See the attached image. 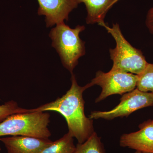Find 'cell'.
<instances>
[{
  "label": "cell",
  "mask_w": 153,
  "mask_h": 153,
  "mask_svg": "<svg viewBox=\"0 0 153 153\" xmlns=\"http://www.w3.org/2000/svg\"><path fill=\"white\" fill-rule=\"evenodd\" d=\"M138 131L121 136L120 145L139 152L153 153V120H149L139 126Z\"/></svg>",
  "instance_id": "ba28073f"
},
{
  "label": "cell",
  "mask_w": 153,
  "mask_h": 153,
  "mask_svg": "<svg viewBox=\"0 0 153 153\" xmlns=\"http://www.w3.org/2000/svg\"><path fill=\"white\" fill-rule=\"evenodd\" d=\"M137 76L132 73L110 70L108 72L98 71L95 77L89 82L90 87L97 85L102 88L101 93L95 102L104 100L110 96L122 95L136 88Z\"/></svg>",
  "instance_id": "5b68a950"
},
{
  "label": "cell",
  "mask_w": 153,
  "mask_h": 153,
  "mask_svg": "<svg viewBox=\"0 0 153 153\" xmlns=\"http://www.w3.org/2000/svg\"><path fill=\"white\" fill-rule=\"evenodd\" d=\"M50 114L46 111H31L11 115L0 123V137L23 136L49 139L51 133L48 126Z\"/></svg>",
  "instance_id": "3957f363"
},
{
  "label": "cell",
  "mask_w": 153,
  "mask_h": 153,
  "mask_svg": "<svg viewBox=\"0 0 153 153\" xmlns=\"http://www.w3.org/2000/svg\"><path fill=\"white\" fill-rule=\"evenodd\" d=\"M120 102L108 111H94L89 118L91 119H103L112 120L117 117L128 116L138 110L153 106V93L144 92L136 88L123 94Z\"/></svg>",
  "instance_id": "8992f818"
},
{
  "label": "cell",
  "mask_w": 153,
  "mask_h": 153,
  "mask_svg": "<svg viewBox=\"0 0 153 153\" xmlns=\"http://www.w3.org/2000/svg\"><path fill=\"white\" fill-rule=\"evenodd\" d=\"M108 33L114 38L116 46L109 50L110 56L113 61L111 70L140 74L148 64L143 52L130 44L126 40L118 24L110 27L105 24L102 25Z\"/></svg>",
  "instance_id": "277c9868"
},
{
  "label": "cell",
  "mask_w": 153,
  "mask_h": 153,
  "mask_svg": "<svg viewBox=\"0 0 153 153\" xmlns=\"http://www.w3.org/2000/svg\"><path fill=\"white\" fill-rule=\"evenodd\" d=\"M85 29L80 25L72 29L64 22L56 25L49 33L52 47L57 51L63 66L71 74L79 58L85 54V42L79 37Z\"/></svg>",
  "instance_id": "7a4b0ae2"
},
{
  "label": "cell",
  "mask_w": 153,
  "mask_h": 153,
  "mask_svg": "<svg viewBox=\"0 0 153 153\" xmlns=\"http://www.w3.org/2000/svg\"></svg>",
  "instance_id": "ac0fdd59"
},
{
  "label": "cell",
  "mask_w": 153,
  "mask_h": 153,
  "mask_svg": "<svg viewBox=\"0 0 153 153\" xmlns=\"http://www.w3.org/2000/svg\"><path fill=\"white\" fill-rule=\"evenodd\" d=\"M117 0H77L78 4L83 3L87 12L86 22L88 25L98 24L102 26L110 9Z\"/></svg>",
  "instance_id": "30bf717a"
},
{
  "label": "cell",
  "mask_w": 153,
  "mask_h": 153,
  "mask_svg": "<svg viewBox=\"0 0 153 153\" xmlns=\"http://www.w3.org/2000/svg\"><path fill=\"white\" fill-rule=\"evenodd\" d=\"M146 25L150 33L153 35V7L149 10L147 14Z\"/></svg>",
  "instance_id": "9a60e30c"
},
{
  "label": "cell",
  "mask_w": 153,
  "mask_h": 153,
  "mask_svg": "<svg viewBox=\"0 0 153 153\" xmlns=\"http://www.w3.org/2000/svg\"><path fill=\"white\" fill-rule=\"evenodd\" d=\"M135 153H148V152H139V151H136L135 152Z\"/></svg>",
  "instance_id": "2e32d148"
},
{
  "label": "cell",
  "mask_w": 153,
  "mask_h": 153,
  "mask_svg": "<svg viewBox=\"0 0 153 153\" xmlns=\"http://www.w3.org/2000/svg\"><path fill=\"white\" fill-rule=\"evenodd\" d=\"M25 108L19 107L17 102L11 100L0 105V123L9 116L25 111Z\"/></svg>",
  "instance_id": "5bb4252c"
},
{
  "label": "cell",
  "mask_w": 153,
  "mask_h": 153,
  "mask_svg": "<svg viewBox=\"0 0 153 153\" xmlns=\"http://www.w3.org/2000/svg\"><path fill=\"white\" fill-rule=\"evenodd\" d=\"M38 14L45 16L47 27L68 21L69 14L78 7L77 0H37Z\"/></svg>",
  "instance_id": "52a82bcc"
},
{
  "label": "cell",
  "mask_w": 153,
  "mask_h": 153,
  "mask_svg": "<svg viewBox=\"0 0 153 153\" xmlns=\"http://www.w3.org/2000/svg\"><path fill=\"white\" fill-rule=\"evenodd\" d=\"M73 138L68 132L61 138L52 142L39 153H73L76 148Z\"/></svg>",
  "instance_id": "8fae6325"
},
{
  "label": "cell",
  "mask_w": 153,
  "mask_h": 153,
  "mask_svg": "<svg viewBox=\"0 0 153 153\" xmlns=\"http://www.w3.org/2000/svg\"><path fill=\"white\" fill-rule=\"evenodd\" d=\"M1 147H0V152H1Z\"/></svg>",
  "instance_id": "e0dca14e"
},
{
  "label": "cell",
  "mask_w": 153,
  "mask_h": 153,
  "mask_svg": "<svg viewBox=\"0 0 153 153\" xmlns=\"http://www.w3.org/2000/svg\"><path fill=\"white\" fill-rule=\"evenodd\" d=\"M8 153H39L52 142L49 139L23 136H12L0 138Z\"/></svg>",
  "instance_id": "9c48e42d"
},
{
  "label": "cell",
  "mask_w": 153,
  "mask_h": 153,
  "mask_svg": "<svg viewBox=\"0 0 153 153\" xmlns=\"http://www.w3.org/2000/svg\"><path fill=\"white\" fill-rule=\"evenodd\" d=\"M70 89L61 97L43 105L31 111H49L59 113L65 118L68 132L75 138L78 143L85 142L94 132L93 120L85 116L83 92L90 87L89 83L84 86L78 85L75 76L71 74Z\"/></svg>",
  "instance_id": "6da1fadb"
},
{
  "label": "cell",
  "mask_w": 153,
  "mask_h": 153,
  "mask_svg": "<svg viewBox=\"0 0 153 153\" xmlns=\"http://www.w3.org/2000/svg\"><path fill=\"white\" fill-rule=\"evenodd\" d=\"M137 76L136 88L144 92L153 93V64L148 63L146 68Z\"/></svg>",
  "instance_id": "4fadbf2b"
},
{
  "label": "cell",
  "mask_w": 153,
  "mask_h": 153,
  "mask_svg": "<svg viewBox=\"0 0 153 153\" xmlns=\"http://www.w3.org/2000/svg\"><path fill=\"white\" fill-rule=\"evenodd\" d=\"M73 153H105L101 137L94 132L85 142L77 143Z\"/></svg>",
  "instance_id": "7c38bea8"
}]
</instances>
